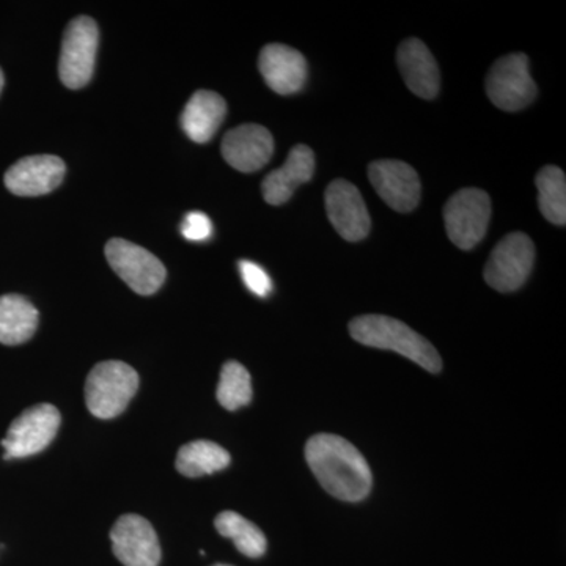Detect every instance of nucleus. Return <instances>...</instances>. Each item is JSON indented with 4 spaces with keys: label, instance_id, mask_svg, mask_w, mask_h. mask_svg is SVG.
Instances as JSON below:
<instances>
[{
    "label": "nucleus",
    "instance_id": "nucleus-17",
    "mask_svg": "<svg viewBox=\"0 0 566 566\" xmlns=\"http://www.w3.org/2000/svg\"><path fill=\"white\" fill-rule=\"evenodd\" d=\"M315 174V155L307 145H296L286 163L263 180V197L268 203L279 207L292 199L294 191Z\"/></svg>",
    "mask_w": 566,
    "mask_h": 566
},
{
    "label": "nucleus",
    "instance_id": "nucleus-3",
    "mask_svg": "<svg viewBox=\"0 0 566 566\" xmlns=\"http://www.w3.org/2000/svg\"><path fill=\"white\" fill-rule=\"evenodd\" d=\"M139 389V375L120 360L96 365L85 382L88 411L98 419H114L125 411Z\"/></svg>",
    "mask_w": 566,
    "mask_h": 566
},
{
    "label": "nucleus",
    "instance_id": "nucleus-11",
    "mask_svg": "<svg viewBox=\"0 0 566 566\" xmlns=\"http://www.w3.org/2000/svg\"><path fill=\"white\" fill-rule=\"evenodd\" d=\"M368 178L375 191L392 210L409 212L420 202L422 185L419 175L409 164L381 159L368 166Z\"/></svg>",
    "mask_w": 566,
    "mask_h": 566
},
{
    "label": "nucleus",
    "instance_id": "nucleus-1",
    "mask_svg": "<svg viewBox=\"0 0 566 566\" xmlns=\"http://www.w3.org/2000/svg\"><path fill=\"white\" fill-rule=\"evenodd\" d=\"M305 460L319 485L346 502L364 501L374 485L370 465L363 453L337 434H315L305 446Z\"/></svg>",
    "mask_w": 566,
    "mask_h": 566
},
{
    "label": "nucleus",
    "instance_id": "nucleus-10",
    "mask_svg": "<svg viewBox=\"0 0 566 566\" xmlns=\"http://www.w3.org/2000/svg\"><path fill=\"white\" fill-rule=\"evenodd\" d=\"M112 551L125 566H158L161 546L155 528L139 515L122 516L111 531Z\"/></svg>",
    "mask_w": 566,
    "mask_h": 566
},
{
    "label": "nucleus",
    "instance_id": "nucleus-20",
    "mask_svg": "<svg viewBox=\"0 0 566 566\" xmlns=\"http://www.w3.org/2000/svg\"><path fill=\"white\" fill-rule=\"evenodd\" d=\"M230 461L232 458L223 447L210 441H193L178 450L177 471L189 479H196L222 471Z\"/></svg>",
    "mask_w": 566,
    "mask_h": 566
},
{
    "label": "nucleus",
    "instance_id": "nucleus-16",
    "mask_svg": "<svg viewBox=\"0 0 566 566\" xmlns=\"http://www.w3.org/2000/svg\"><path fill=\"white\" fill-rule=\"evenodd\" d=\"M397 62L409 91L419 98H436L441 87V73L433 54L422 41L405 40L398 48Z\"/></svg>",
    "mask_w": 566,
    "mask_h": 566
},
{
    "label": "nucleus",
    "instance_id": "nucleus-19",
    "mask_svg": "<svg viewBox=\"0 0 566 566\" xmlns=\"http://www.w3.org/2000/svg\"><path fill=\"white\" fill-rule=\"evenodd\" d=\"M39 327V311L21 294L0 296V344L14 346L31 340Z\"/></svg>",
    "mask_w": 566,
    "mask_h": 566
},
{
    "label": "nucleus",
    "instance_id": "nucleus-24",
    "mask_svg": "<svg viewBox=\"0 0 566 566\" xmlns=\"http://www.w3.org/2000/svg\"><path fill=\"white\" fill-rule=\"evenodd\" d=\"M241 277L253 294L260 297H266L273 292V281L260 264L241 260L240 262Z\"/></svg>",
    "mask_w": 566,
    "mask_h": 566
},
{
    "label": "nucleus",
    "instance_id": "nucleus-2",
    "mask_svg": "<svg viewBox=\"0 0 566 566\" xmlns=\"http://www.w3.org/2000/svg\"><path fill=\"white\" fill-rule=\"evenodd\" d=\"M349 334L365 346L401 354L430 374L441 371L442 359L434 346L400 319L385 315L359 316L349 323Z\"/></svg>",
    "mask_w": 566,
    "mask_h": 566
},
{
    "label": "nucleus",
    "instance_id": "nucleus-7",
    "mask_svg": "<svg viewBox=\"0 0 566 566\" xmlns=\"http://www.w3.org/2000/svg\"><path fill=\"white\" fill-rule=\"evenodd\" d=\"M61 412L52 405H36L25 409L13 420L2 439L3 460L25 458L43 452L54 441L61 427Z\"/></svg>",
    "mask_w": 566,
    "mask_h": 566
},
{
    "label": "nucleus",
    "instance_id": "nucleus-21",
    "mask_svg": "<svg viewBox=\"0 0 566 566\" xmlns=\"http://www.w3.org/2000/svg\"><path fill=\"white\" fill-rule=\"evenodd\" d=\"M216 531L232 539L237 549L245 557L259 558L266 553V536L255 524L237 512H222L216 517Z\"/></svg>",
    "mask_w": 566,
    "mask_h": 566
},
{
    "label": "nucleus",
    "instance_id": "nucleus-13",
    "mask_svg": "<svg viewBox=\"0 0 566 566\" xmlns=\"http://www.w3.org/2000/svg\"><path fill=\"white\" fill-rule=\"evenodd\" d=\"M66 166L59 156H25L7 170V189L18 197H39L57 189L65 178Z\"/></svg>",
    "mask_w": 566,
    "mask_h": 566
},
{
    "label": "nucleus",
    "instance_id": "nucleus-26",
    "mask_svg": "<svg viewBox=\"0 0 566 566\" xmlns=\"http://www.w3.org/2000/svg\"><path fill=\"white\" fill-rule=\"evenodd\" d=\"M3 84H6V77H3L2 70H0V93L3 91Z\"/></svg>",
    "mask_w": 566,
    "mask_h": 566
},
{
    "label": "nucleus",
    "instance_id": "nucleus-8",
    "mask_svg": "<svg viewBox=\"0 0 566 566\" xmlns=\"http://www.w3.org/2000/svg\"><path fill=\"white\" fill-rule=\"evenodd\" d=\"M104 252L114 273L142 296L158 292L166 281L167 271L158 256L140 245L115 238L106 244Z\"/></svg>",
    "mask_w": 566,
    "mask_h": 566
},
{
    "label": "nucleus",
    "instance_id": "nucleus-12",
    "mask_svg": "<svg viewBox=\"0 0 566 566\" xmlns=\"http://www.w3.org/2000/svg\"><path fill=\"white\" fill-rule=\"evenodd\" d=\"M324 200H326L327 218L344 240L356 243L367 237L371 227L370 214H368L363 193L353 182L346 180L331 182Z\"/></svg>",
    "mask_w": 566,
    "mask_h": 566
},
{
    "label": "nucleus",
    "instance_id": "nucleus-25",
    "mask_svg": "<svg viewBox=\"0 0 566 566\" xmlns=\"http://www.w3.org/2000/svg\"><path fill=\"white\" fill-rule=\"evenodd\" d=\"M181 233L189 241H205L211 237L212 223L205 212L192 211L181 223Z\"/></svg>",
    "mask_w": 566,
    "mask_h": 566
},
{
    "label": "nucleus",
    "instance_id": "nucleus-15",
    "mask_svg": "<svg viewBox=\"0 0 566 566\" xmlns=\"http://www.w3.org/2000/svg\"><path fill=\"white\" fill-rule=\"evenodd\" d=\"M259 69L268 87L279 95H294L307 81L304 55L286 44H266L260 52Z\"/></svg>",
    "mask_w": 566,
    "mask_h": 566
},
{
    "label": "nucleus",
    "instance_id": "nucleus-14",
    "mask_svg": "<svg viewBox=\"0 0 566 566\" xmlns=\"http://www.w3.org/2000/svg\"><path fill=\"white\" fill-rule=\"evenodd\" d=\"M222 156L233 169L252 174L270 163L274 139L264 126L241 125L227 133L222 140Z\"/></svg>",
    "mask_w": 566,
    "mask_h": 566
},
{
    "label": "nucleus",
    "instance_id": "nucleus-6",
    "mask_svg": "<svg viewBox=\"0 0 566 566\" xmlns=\"http://www.w3.org/2000/svg\"><path fill=\"white\" fill-rule=\"evenodd\" d=\"M534 262V241L526 233H510L491 252L483 277L497 292H516L526 283Z\"/></svg>",
    "mask_w": 566,
    "mask_h": 566
},
{
    "label": "nucleus",
    "instance_id": "nucleus-4",
    "mask_svg": "<svg viewBox=\"0 0 566 566\" xmlns=\"http://www.w3.org/2000/svg\"><path fill=\"white\" fill-rule=\"evenodd\" d=\"M490 219V196L480 189H461L444 207L447 234L463 251H471L485 238Z\"/></svg>",
    "mask_w": 566,
    "mask_h": 566
},
{
    "label": "nucleus",
    "instance_id": "nucleus-5",
    "mask_svg": "<svg viewBox=\"0 0 566 566\" xmlns=\"http://www.w3.org/2000/svg\"><path fill=\"white\" fill-rule=\"evenodd\" d=\"M99 31L88 17L74 18L66 28L62 41L59 74L65 87H85L91 82L98 51Z\"/></svg>",
    "mask_w": 566,
    "mask_h": 566
},
{
    "label": "nucleus",
    "instance_id": "nucleus-22",
    "mask_svg": "<svg viewBox=\"0 0 566 566\" xmlns=\"http://www.w3.org/2000/svg\"><path fill=\"white\" fill-rule=\"evenodd\" d=\"M539 210L547 221L564 227L566 223V178L564 170L546 166L536 175Z\"/></svg>",
    "mask_w": 566,
    "mask_h": 566
},
{
    "label": "nucleus",
    "instance_id": "nucleus-9",
    "mask_svg": "<svg viewBox=\"0 0 566 566\" xmlns=\"http://www.w3.org/2000/svg\"><path fill=\"white\" fill-rule=\"evenodd\" d=\"M491 103L505 112L527 107L536 96V85L528 71L526 54H509L491 66L486 77Z\"/></svg>",
    "mask_w": 566,
    "mask_h": 566
},
{
    "label": "nucleus",
    "instance_id": "nucleus-27",
    "mask_svg": "<svg viewBox=\"0 0 566 566\" xmlns=\"http://www.w3.org/2000/svg\"><path fill=\"white\" fill-rule=\"evenodd\" d=\"M214 566H230V565H214Z\"/></svg>",
    "mask_w": 566,
    "mask_h": 566
},
{
    "label": "nucleus",
    "instance_id": "nucleus-18",
    "mask_svg": "<svg viewBox=\"0 0 566 566\" xmlns=\"http://www.w3.org/2000/svg\"><path fill=\"white\" fill-rule=\"evenodd\" d=\"M227 115V103L218 93L199 91L193 93L181 114V128L196 144H207Z\"/></svg>",
    "mask_w": 566,
    "mask_h": 566
},
{
    "label": "nucleus",
    "instance_id": "nucleus-23",
    "mask_svg": "<svg viewBox=\"0 0 566 566\" xmlns=\"http://www.w3.org/2000/svg\"><path fill=\"white\" fill-rule=\"evenodd\" d=\"M216 395L219 403L229 411H237L251 403L252 381L248 368L237 360H229L223 365Z\"/></svg>",
    "mask_w": 566,
    "mask_h": 566
}]
</instances>
